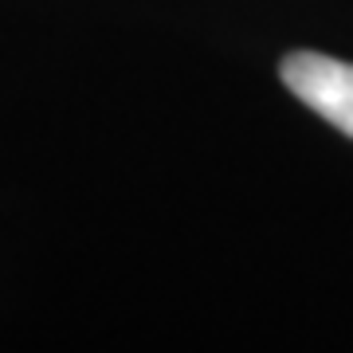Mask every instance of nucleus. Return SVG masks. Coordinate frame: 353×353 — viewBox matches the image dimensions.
Masks as SVG:
<instances>
[{
    "instance_id": "f257e3e1",
    "label": "nucleus",
    "mask_w": 353,
    "mask_h": 353,
    "mask_svg": "<svg viewBox=\"0 0 353 353\" xmlns=\"http://www.w3.org/2000/svg\"><path fill=\"white\" fill-rule=\"evenodd\" d=\"M279 75L294 99L353 138V63H341L322 51H290Z\"/></svg>"
}]
</instances>
